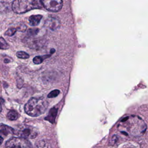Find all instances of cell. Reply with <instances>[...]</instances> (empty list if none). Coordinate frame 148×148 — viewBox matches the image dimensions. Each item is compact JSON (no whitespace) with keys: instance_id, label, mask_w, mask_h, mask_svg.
Here are the masks:
<instances>
[{"instance_id":"obj_14","label":"cell","mask_w":148,"mask_h":148,"mask_svg":"<svg viewBox=\"0 0 148 148\" xmlns=\"http://www.w3.org/2000/svg\"><path fill=\"white\" fill-rule=\"evenodd\" d=\"M9 47V45L6 42V40L2 37H0V49L5 50L8 49Z\"/></svg>"},{"instance_id":"obj_10","label":"cell","mask_w":148,"mask_h":148,"mask_svg":"<svg viewBox=\"0 0 148 148\" xmlns=\"http://www.w3.org/2000/svg\"><path fill=\"white\" fill-rule=\"evenodd\" d=\"M57 108H51L47 115V117H45V120L50 121L51 123H54L55 121V119L56 117L57 114Z\"/></svg>"},{"instance_id":"obj_12","label":"cell","mask_w":148,"mask_h":148,"mask_svg":"<svg viewBox=\"0 0 148 148\" xmlns=\"http://www.w3.org/2000/svg\"><path fill=\"white\" fill-rule=\"evenodd\" d=\"M7 117L10 120H17L18 117V113L14 110H11L8 112L7 114Z\"/></svg>"},{"instance_id":"obj_2","label":"cell","mask_w":148,"mask_h":148,"mask_svg":"<svg viewBox=\"0 0 148 148\" xmlns=\"http://www.w3.org/2000/svg\"><path fill=\"white\" fill-rule=\"evenodd\" d=\"M49 103L44 98H31L24 106L25 113L30 116L36 117L44 113Z\"/></svg>"},{"instance_id":"obj_3","label":"cell","mask_w":148,"mask_h":148,"mask_svg":"<svg viewBox=\"0 0 148 148\" xmlns=\"http://www.w3.org/2000/svg\"><path fill=\"white\" fill-rule=\"evenodd\" d=\"M41 1L39 0H16L12 4V8L14 12L21 14L34 9L42 8Z\"/></svg>"},{"instance_id":"obj_6","label":"cell","mask_w":148,"mask_h":148,"mask_svg":"<svg viewBox=\"0 0 148 148\" xmlns=\"http://www.w3.org/2000/svg\"><path fill=\"white\" fill-rule=\"evenodd\" d=\"M41 2L46 10L52 12L60 10L63 5V2L61 0H43Z\"/></svg>"},{"instance_id":"obj_9","label":"cell","mask_w":148,"mask_h":148,"mask_svg":"<svg viewBox=\"0 0 148 148\" xmlns=\"http://www.w3.org/2000/svg\"><path fill=\"white\" fill-rule=\"evenodd\" d=\"M42 18V16L40 14L31 16L28 19L29 25L31 26L38 25L39 24Z\"/></svg>"},{"instance_id":"obj_15","label":"cell","mask_w":148,"mask_h":148,"mask_svg":"<svg viewBox=\"0 0 148 148\" xmlns=\"http://www.w3.org/2000/svg\"><path fill=\"white\" fill-rule=\"evenodd\" d=\"M16 56L18 58H21V59H27L29 58V56L28 53H27L25 51H19L16 53Z\"/></svg>"},{"instance_id":"obj_7","label":"cell","mask_w":148,"mask_h":148,"mask_svg":"<svg viewBox=\"0 0 148 148\" xmlns=\"http://www.w3.org/2000/svg\"><path fill=\"white\" fill-rule=\"evenodd\" d=\"M45 24L51 30H56L60 26V21L54 17H49L45 22Z\"/></svg>"},{"instance_id":"obj_19","label":"cell","mask_w":148,"mask_h":148,"mask_svg":"<svg viewBox=\"0 0 148 148\" xmlns=\"http://www.w3.org/2000/svg\"><path fill=\"white\" fill-rule=\"evenodd\" d=\"M3 141V138H2V136H0V146H1V144L2 143Z\"/></svg>"},{"instance_id":"obj_18","label":"cell","mask_w":148,"mask_h":148,"mask_svg":"<svg viewBox=\"0 0 148 148\" xmlns=\"http://www.w3.org/2000/svg\"><path fill=\"white\" fill-rule=\"evenodd\" d=\"M3 102H4V100L1 98V97H0V113L1 112V111H2V106H1V104L2 103H3Z\"/></svg>"},{"instance_id":"obj_11","label":"cell","mask_w":148,"mask_h":148,"mask_svg":"<svg viewBox=\"0 0 148 148\" xmlns=\"http://www.w3.org/2000/svg\"><path fill=\"white\" fill-rule=\"evenodd\" d=\"M35 148H51V145L49 141L42 140L35 143Z\"/></svg>"},{"instance_id":"obj_1","label":"cell","mask_w":148,"mask_h":148,"mask_svg":"<svg viewBox=\"0 0 148 148\" xmlns=\"http://www.w3.org/2000/svg\"><path fill=\"white\" fill-rule=\"evenodd\" d=\"M119 128L122 132L133 136H140L145 132L146 125L140 118L132 116L123 119L119 125Z\"/></svg>"},{"instance_id":"obj_5","label":"cell","mask_w":148,"mask_h":148,"mask_svg":"<svg viewBox=\"0 0 148 148\" xmlns=\"http://www.w3.org/2000/svg\"><path fill=\"white\" fill-rule=\"evenodd\" d=\"M6 148H31V144L27 139L13 137L9 139L5 144Z\"/></svg>"},{"instance_id":"obj_8","label":"cell","mask_w":148,"mask_h":148,"mask_svg":"<svg viewBox=\"0 0 148 148\" xmlns=\"http://www.w3.org/2000/svg\"><path fill=\"white\" fill-rule=\"evenodd\" d=\"M0 134L4 135L14 134V129L7 125L0 124Z\"/></svg>"},{"instance_id":"obj_13","label":"cell","mask_w":148,"mask_h":148,"mask_svg":"<svg viewBox=\"0 0 148 148\" xmlns=\"http://www.w3.org/2000/svg\"><path fill=\"white\" fill-rule=\"evenodd\" d=\"M50 57V54L48 55H45V56H36L33 59V62L34 64H41L43 60L46 58H47L49 57Z\"/></svg>"},{"instance_id":"obj_16","label":"cell","mask_w":148,"mask_h":148,"mask_svg":"<svg viewBox=\"0 0 148 148\" xmlns=\"http://www.w3.org/2000/svg\"><path fill=\"white\" fill-rule=\"evenodd\" d=\"M17 29L15 28H9L5 32V35H7V36H13L15 32H16Z\"/></svg>"},{"instance_id":"obj_17","label":"cell","mask_w":148,"mask_h":148,"mask_svg":"<svg viewBox=\"0 0 148 148\" xmlns=\"http://www.w3.org/2000/svg\"><path fill=\"white\" fill-rule=\"evenodd\" d=\"M60 94V91L58 90H54L51 91L48 95L47 97L48 98H54L58 96Z\"/></svg>"},{"instance_id":"obj_4","label":"cell","mask_w":148,"mask_h":148,"mask_svg":"<svg viewBox=\"0 0 148 148\" xmlns=\"http://www.w3.org/2000/svg\"><path fill=\"white\" fill-rule=\"evenodd\" d=\"M14 134L25 139L35 138L38 135L37 130L31 125H22L14 130Z\"/></svg>"}]
</instances>
